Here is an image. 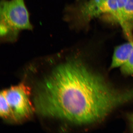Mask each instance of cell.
I'll use <instances>...</instances> for the list:
<instances>
[{
    "label": "cell",
    "instance_id": "cell-1",
    "mask_svg": "<svg viewBox=\"0 0 133 133\" xmlns=\"http://www.w3.org/2000/svg\"><path fill=\"white\" fill-rule=\"evenodd\" d=\"M119 89L80 59L59 65L38 86L34 98L43 116L79 125L98 123L118 107Z\"/></svg>",
    "mask_w": 133,
    "mask_h": 133
},
{
    "label": "cell",
    "instance_id": "cell-2",
    "mask_svg": "<svg viewBox=\"0 0 133 133\" xmlns=\"http://www.w3.org/2000/svg\"><path fill=\"white\" fill-rule=\"evenodd\" d=\"M127 0H89L78 6H65L64 19L71 28L83 26L101 15H110L121 26L129 41H133L124 18V6Z\"/></svg>",
    "mask_w": 133,
    "mask_h": 133
},
{
    "label": "cell",
    "instance_id": "cell-3",
    "mask_svg": "<svg viewBox=\"0 0 133 133\" xmlns=\"http://www.w3.org/2000/svg\"><path fill=\"white\" fill-rule=\"evenodd\" d=\"M0 28L3 42H15L22 30L33 29L24 0H1Z\"/></svg>",
    "mask_w": 133,
    "mask_h": 133
},
{
    "label": "cell",
    "instance_id": "cell-4",
    "mask_svg": "<svg viewBox=\"0 0 133 133\" xmlns=\"http://www.w3.org/2000/svg\"><path fill=\"white\" fill-rule=\"evenodd\" d=\"M30 89L24 83L11 87L0 94V115L5 119L21 121L28 118L34 108L30 100Z\"/></svg>",
    "mask_w": 133,
    "mask_h": 133
},
{
    "label": "cell",
    "instance_id": "cell-5",
    "mask_svg": "<svg viewBox=\"0 0 133 133\" xmlns=\"http://www.w3.org/2000/svg\"><path fill=\"white\" fill-rule=\"evenodd\" d=\"M133 49V41H129L116 47L110 65L112 69L121 68L128 62Z\"/></svg>",
    "mask_w": 133,
    "mask_h": 133
},
{
    "label": "cell",
    "instance_id": "cell-6",
    "mask_svg": "<svg viewBox=\"0 0 133 133\" xmlns=\"http://www.w3.org/2000/svg\"><path fill=\"white\" fill-rule=\"evenodd\" d=\"M124 10L126 26L129 32L133 37V0H127Z\"/></svg>",
    "mask_w": 133,
    "mask_h": 133
},
{
    "label": "cell",
    "instance_id": "cell-7",
    "mask_svg": "<svg viewBox=\"0 0 133 133\" xmlns=\"http://www.w3.org/2000/svg\"><path fill=\"white\" fill-rule=\"evenodd\" d=\"M120 69L122 72L125 75H133V49L128 62Z\"/></svg>",
    "mask_w": 133,
    "mask_h": 133
},
{
    "label": "cell",
    "instance_id": "cell-8",
    "mask_svg": "<svg viewBox=\"0 0 133 133\" xmlns=\"http://www.w3.org/2000/svg\"><path fill=\"white\" fill-rule=\"evenodd\" d=\"M128 119L131 129L133 131V114L129 115L128 117Z\"/></svg>",
    "mask_w": 133,
    "mask_h": 133
}]
</instances>
